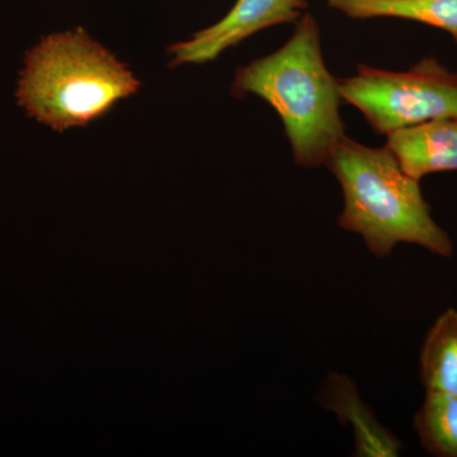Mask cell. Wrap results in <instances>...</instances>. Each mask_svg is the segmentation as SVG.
I'll return each instance as SVG.
<instances>
[{
  "label": "cell",
  "instance_id": "30bf717a",
  "mask_svg": "<svg viewBox=\"0 0 457 457\" xmlns=\"http://www.w3.org/2000/svg\"><path fill=\"white\" fill-rule=\"evenodd\" d=\"M414 429L429 455L457 457V396L426 392Z\"/></svg>",
  "mask_w": 457,
  "mask_h": 457
},
{
  "label": "cell",
  "instance_id": "5b68a950",
  "mask_svg": "<svg viewBox=\"0 0 457 457\" xmlns=\"http://www.w3.org/2000/svg\"><path fill=\"white\" fill-rule=\"evenodd\" d=\"M306 0H237L227 16L191 40L171 45L170 66L213 62L230 47L269 27L296 23Z\"/></svg>",
  "mask_w": 457,
  "mask_h": 457
},
{
  "label": "cell",
  "instance_id": "3957f363",
  "mask_svg": "<svg viewBox=\"0 0 457 457\" xmlns=\"http://www.w3.org/2000/svg\"><path fill=\"white\" fill-rule=\"evenodd\" d=\"M140 88L130 69L83 29L53 33L25 56L16 97L55 131L86 126Z\"/></svg>",
  "mask_w": 457,
  "mask_h": 457
},
{
  "label": "cell",
  "instance_id": "ba28073f",
  "mask_svg": "<svg viewBox=\"0 0 457 457\" xmlns=\"http://www.w3.org/2000/svg\"><path fill=\"white\" fill-rule=\"evenodd\" d=\"M353 20L399 18L444 29L457 44V0H327Z\"/></svg>",
  "mask_w": 457,
  "mask_h": 457
},
{
  "label": "cell",
  "instance_id": "6da1fadb",
  "mask_svg": "<svg viewBox=\"0 0 457 457\" xmlns=\"http://www.w3.org/2000/svg\"><path fill=\"white\" fill-rule=\"evenodd\" d=\"M231 95L258 96L278 112L300 167L326 165L345 137L339 80L324 62L320 31L311 13L297 20L281 49L237 69Z\"/></svg>",
  "mask_w": 457,
  "mask_h": 457
},
{
  "label": "cell",
  "instance_id": "9c48e42d",
  "mask_svg": "<svg viewBox=\"0 0 457 457\" xmlns=\"http://www.w3.org/2000/svg\"><path fill=\"white\" fill-rule=\"evenodd\" d=\"M426 392L457 396V311L442 312L429 328L420 356Z\"/></svg>",
  "mask_w": 457,
  "mask_h": 457
},
{
  "label": "cell",
  "instance_id": "277c9868",
  "mask_svg": "<svg viewBox=\"0 0 457 457\" xmlns=\"http://www.w3.org/2000/svg\"><path fill=\"white\" fill-rule=\"evenodd\" d=\"M339 93L378 135L457 117V73L435 57L420 60L407 71L361 64L356 75L339 80Z\"/></svg>",
  "mask_w": 457,
  "mask_h": 457
},
{
  "label": "cell",
  "instance_id": "8992f818",
  "mask_svg": "<svg viewBox=\"0 0 457 457\" xmlns=\"http://www.w3.org/2000/svg\"><path fill=\"white\" fill-rule=\"evenodd\" d=\"M317 400L324 411L335 413L342 425L352 427L354 456H399L402 441L376 420L374 411L361 398L356 384L348 376L330 372L321 384Z\"/></svg>",
  "mask_w": 457,
  "mask_h": 457
},
{
  "label": "cell",
  "instance_id": "7a4b0ae2",
  "mask_svg": "<svg viewBox=\"0 0 457 457\" xmlns=\"http://www.w3.org/2000/svg\"><path fill=\"white\" fill-rule=\"evenodd\" d=\"M343 192L338 225L362 237L375 257L386 258L400 243L451 258L455 245L432 218L420 180L400 168L393 153L343 137L327 159Z\"/></svg>",
  "mask_w": 457,
  "mask_h": 457
},
{
  "label": "cell",
  "instance_id": "52a82bcc",
  "mask_svg": "<svg viewBox=\"0 0 457 457\" xmlns=\"http://www.w3.org/2000/svg\"><path fill=\"white\" fill-rule=\"evenodd\" d=\"M386 147L405 173L420 180L457 170V117L432 120L386 135Z\"/></svg>",
  "mask_w": 457,
  "mask_h": 457
}]
</instances>
